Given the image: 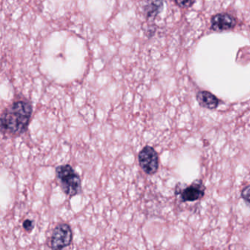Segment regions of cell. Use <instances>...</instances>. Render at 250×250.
<instances>
[{
  "instance_id": "cell-1",
  "label": "cell",
  "mask_w": 250,
  "mask_h": 250,
  "mask_svg": "<svg viewBox=\"0 0 250 250\" xmlns=\"http://www.w3.org/2000/svg\"><path fill=\"white\" fill-rule=\"evenodd\" d=\"M33 114V106L28 101L14 102L4 110L1 115L2 134L17 136L27 131Z\"/></svg>"
},
{
  "instance_id": "cell-2",
  "label": "cell",
  "mask_w": 250,
  "mask_h": 250,
  "mask_svg": "<svg viewBox=\"0 0 250 250\" xmlns=\"http://www.w3.org/2000/svg\"><path fill=\"white\" fill-rule=\"evenodd\" d=\"M57 178L63 192L68 197H74L81 191V178L69 165L57 167Z\"/></svg>"
},
{
  "instance_id": "cell-3",
  "label": "cell",
  "mask_w": 250,
  "mask_h": 250,
  "mask_svg": "<svg viewBox=\"0 0 250 250\" xmlns=\"http://www.w3.org/2000/svg\"><path fill=\"white\" fill-rule=\"evenodd\" d=\"M73 232L71 227L66 223L57 225L52 232L49 246L53 250H62L72 242Z\"/></svg>"
},
{
  "instance_id": "cell-4",
  "label": "cell",
  "mask_w": 250,
  "mask_h": 250,
  "mask_svg": "<svg viewBox=\"0 0 250 250\" xmlns=\"http://www.w3.org/2000/svg\"><path fill=\"white\" fill-rule=\"evenodd\" d=\"M140 167L147 175H153L159 169V156L153 147L149 146L142 149L138 156Z\"/></svg>"
},
{
  "instance_id": "cell-5",
  "label": "cell",
  "mask_w": 250,
  "mask_h": 250,
  "mask_svg": "<svg viewBox=\"0 0 250 250\" xmlns=\"http://www.w3.org/2000/svg\"><path fill=\"white\" fill-rule=\"evenodd\" d=\"M205 187L201 181H196L189 187L181 191H175V194H180L181 200L184 202H193L200 200L205 194Z\"/></svg>"
},
{
  "instance_id": "cell-6",
  "label": "cell",
  "mask_w": 250,
  "mask_h": 250,
  "mask_svg": "<svg viewBox=\"0 0 250 250\" xmlns=\"http://www.w3.org/2000/svg\"><path fill=\"white\" fill-rule=\"evenodd\" d=\"M236 25V20L229 14H221L213 17L211 28L215 31H225L231 30Z\"/></svg>"
},
{
  "instance_id": "cell-7",
  "label": "cell",
  "mask_w": 250,
  "mask_h": 250,
  "mask_svg": "<svg viewBox=\"0 0 250 250\" xmlns=\"http://www.w3.org/2000/svg\"><path fill=\"white\" fill-rule=\"evenodd\" d=\"M197 100L200 106L208 109H216L219 104V99L208 91L198 92Z\"/></svg>"
},
{
  "instance_id": "cell-8",
  "label": "cell",
  "mask_w": 250,
  "mask_h": 250,
  "mask_svg": "<svg viewBox=\"0 0 250 250\" xmlns=\"http://www.w3.org/2000/svg\"><path fill=\"white\" fill-rule=\"evenodd\" d=\"M163 0H147L145 14L147 20H154L163 8Z\"/></svg>"
},
{
  "instance_id": "cell-9",
  "label": "cell",
  "mask_w": 250,
  "mask_h": 250,
  "mask_svg": "<svg viewBox=\"0 0 250 250\" xmlns=\"http://www.w3.org/2000/svg\"><path fill=\"white\" fill-rule=\"evenodd\" d=\"M175 3L183 8H187L191 7L195 2V0H175Z\"/></svg>"
},
{
  "instance_id": "cell-10",
  "label": "cell",
  "mask_w": 250,
  "mask_h": 250,
  "mask_svg": "<svg viewBox=\"0 0 250 250\" xmlns=\"http://www.w3.org/2000/svg\"><path fill=\"white\" fill-rule=\"evenodd\" d=\"M241 197L244 201L250 206V186H247L241 191Z\"/></svg>"
},
{
  "instance_id": "cell-11",
  "label": "cell",
  "mask_w": 250,
  "mask_h": 250,
  "mask_svg": "<svg viewBox=\"0 0 250 250\" xmlns=\"http://www.w3.org/2000/svg\"><path fill=\"white\" fill-rule=\"evenodd\" d=\"M23 228L25 229L27 232H32L33 229H34L35 223L33 220L30 219H25L22 223Z\"/></svg>"
}]
</instances>
